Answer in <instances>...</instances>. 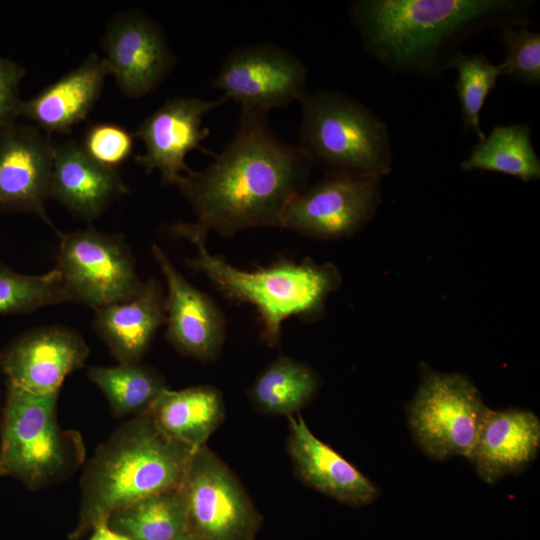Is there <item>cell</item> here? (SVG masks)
<instances>
[{"label":"cell","instance_id":"obj_28","mask_svg":"<svg viewBox=\"0 0 540 540\" xmlns=\"http://www.w3.org/2000/svg\"><path fill=\"white\" fill-rule=\"evenodd\" d=\"M69 302L59 271L21 274L0 262V314H23Z\"/></svg>","mask_w":540,"mask_h":540},{"label":"cell","instance_id":"obj_24","mask_svg":"<svg viewBox=\"0 0 540 540\" xmlns=\"http://www.w3.org/2000/svg\"><path fill=\"white\" fill-rule=\"evenodd\" d=\"M463 171L482 170L507 174L523 182L540 179V159L526 123L498 125L471 149L460 163Z\"/></svg>","mask_w":540,"mask_h":540},{"label":"cell","instance_id":"obj_25","mask_svg":"<svg viewBox=\"0 0 540 540\" xmlns=\"http://www.w3.org/2000/svg\"><path fill=\"white\" fill-rule=\"evenodd\" d=\"M107 525L132 540H175L187 532L181 488L141 498L109 515Z\"/></svg>","mask_w":540,"mask_h":540},{"label":"cell","instance_id":"obj_3","mask_svg":"<svg viewBox=\"0 0 540 540\" xmlns=\"http://www.w3.org/2000/svg\"><path fill=\"white\" fill-rule=\"evenodd\" d=\"M195 450L164 433L149 410L120 425L85 466L79 521L71 537H81L141 498L180 488Z\"/></svg>","mask_w":540,"mask_h":540},{"label":"cell","instance_id":"obj_26","mask_svg":"<svg viewBox=\"0 0 540 540\" xmlns=\"http://www.w3.org/2000/svg\"><path fill=\"white\" fill-rule=\"evenodd\" d=\"M87 376L104 394L116 418L147 412L167 388L158 371L140 362L94 366Z\"/></svg>","mask_w":540,"mask_h":540},{"label":"cell","instance_id":"obj_18","mask_svg":"<svg viewBox=\"0 0 540 540\" xmlns=\"http://www.w3.org/2000/svg\"><path fill=\"white\" fill-rule=\"evenodd\" d=\"M287 451L298 478L307 486L354 507L371 504L377 486L329 445L318 439L304 419L288 416Z\"/></svg>","mask_w":540,"mask_h":540},{"label":"cell","instance_id":"obj_8","mask_svg":"<svg viewBox=\"0 0 540 540\" xmlns=\"http://www.w3.org/2000/svg\"><path fill=\"white\" fill-rule=\"evenodd\" d=\"M181 490L196 540H254L262 516L240 481L205 444L191 457Z\"/></svg>","mask_w":540,"mask_h":540},{"label":"cell","instance_id":"obj_27","mask_svg":"<svg viewBox=\"0 0 540 540\" xmlns=\"http://www.w3.org/2000/svg\"><path fill=\"white\" fill-rule=\"evenodd\" d=\"M450 69L458 74L455 92L461 106L463 125L481 141L486 136L481 128L480 112L498 78L505 75L504 67L502 63H491L483 54L468 55L460 51L453 57Z\"/></svg>","mask_w":540,"mask_h":540},{"label":"cell","instance_id":"obj_30","mask_svg":"<svg viewBox=\"0 0 540 540\" xmlns=\"http://www.w3.org/2000/svg\"><path fill=\"white\" fill-rule=\"evenodd\" d=\"M133 136L123 127L113 123L90 126L81 147L99 165L117 170L133 151Z\"/></svg>","mask_w":540,"mask_h":540},{"label":"cell","instance_id":"obj_29","mask_svg":"<svg viewBox=\"0 0 540 540\" xmlns=\"http://www.w3.org/2000/svg\"><path fill=\"white\" fill-rule=\"evenodd\" d=\"M499 38L503 44L505 75L515 81L538 86L540 84V34L532 32L527 25L501 29Z\"/></svg>","mask_w":540,"mask_h":540},{"label":"cell","instance_id":"obj_5","mask_svg":"<svg viewBox=\"0 0 540 540\" xmlns=\"http://www.w3.org/2000/svg\"><path fill=\"white\" fill-rule=\"evenodd\" d=\"M299 147L325 175L382 177L391 172L387 125L349 95L330 90L300 100Z\"/></svg>","mask_w":540,"mask_h":540},{"label":"cell","instance_id":"obj_6","mask_svg":"<svg viewBox=\"0 0 540 540\" xmlns=\"http://www.w3.org/2000/svg\"><path fill=\"white\" fill-rule=\"evenodd\" d=\"M58 395H37L7 383L0 464L31 490L68 479L85 459L81 434L57 422Z\"/></svg>","mask_w":540,"mask_h":540},{"label":"cell","instance_id":"obj_7","mask_svg":"<svg viewBox=\"0 0 540 540\" xmlns=\"http://www.w3.org/2000/svg\"><path fill=\"white\" fill-rule=\"evenodd\" d=\"M420 383L408 407V426L416 445L430 458L466 457L487 406L465 375L441 373L420 364Z\"/></svg>","mask_w":540,"mask_h":540},{"label":"cell","instance_id":"obj_13","mask_svg":"<svg viewBox=\"0 0 540 540\" xmlns=\"http://www.w3.org/2000/svg\"><path fill=\"white\" fill-rule=\"evenodd\" d=\"M54 150L49 135L33 126H0V212L33 213L58 234L45 210Z\"/></svg>","mask_w":540,"mask_h":540},{"label":"cell","instance_id":"obj_33","mask_svg":"<svg viewBox=\"0 0 540 540\" xmlns=\"http://www.w3.org/2000/svg\"><path fill=\"white\" fill-rule=\"evenodd\" d=\"M175 540H196L188 531L177 537Z\"/></svg>","mask_w":540,"mask_h":540},{"label":"cell","instance_id":"obj_19","mask_svg":"<svg viewBox=\"0 0 540 540\" xmlns=\"http://www.w3.org/2000/svg\"><path fill=\"white\" fill-rule=\"evenodd\" d=\"M166 294L150 278L129 299L95 310L93 328L120 364L139 363L166 321Z\"/></svg>","mask_w":540,"mask_h":540},{"label":"cell","instance_id":"obj_32","mask_svg":"<svg viewBox=\"0 0 540 540\" xmlns=\"http://www.w3.org/2000/svg\"><path fill=\"white\" fill-rule=\"evenodd\" d=\"M92 530L93 533L89 540H132L111 529L106 521L97 524Z\"/></svg>","mask_w":540,"mask_h":540},{"label":"cell","instance_id":"obj_4","mask_svg":"<svg viewBox=\"0 0 540 540\" xmlns=\"http://www.w3.org/2000/svg\"><path fill=\"white\" fill-rule=\"evenodd\" d=\"M196 255L186 261L195 272L207 277L225 297L253 306L259 314L261 338L269 347L278 344L283 322L291 317L317 319L331 293L342 283L338 268L311 259L280 260L268 267L246 271L211 254L206 240L187 237Z\"/></svg>","mask_w":540,"mask_h":540},{"label":"cell","instance_id":"obj_14","mask_svg":"<svg viewBox=\"0 0 540 540\" xmlns=\"http://www.w3.org/2000/svg\"><path fill=\"white\" fill-rule=\"evenodd\" d=\"M226 100L224 96L215 100L184 97L167 100L135 132L145 146V152L136 156V162L147 173L158 170L164 185H176L183 173L190 171L185 163L190 151L209 153L201 146L210 133L202 127V120Z\"/></svg>","mask_w":540,"mask_h":540},{"label":"cell","instance_id":"obj_2","mask_svg":"<svg viewBox=\"0 0 540 540\" xmlns=\"http://www.w3.org/2000/svg\"><path fill=\"white\" fill-rule=\"evenodd\" d=\"M528 0H357L350 19L368 54L397 73L438 77L463 42L530 23Z\"/></svg>","mask_w":540,"mask_h":540},{"label":"cell","instance_id":"obj_17","mask_svg":"<svg viewBox=\"0 0 540 540\" xmlns=\"http://www.w3.org/2000/svg\"><path fill=\"white\" fill-rule=\"evenodd\" d=\"M540 450V419L529 410L487 407L475 442L466 458L478 476L493 485L524 471Z\"/></svg>","mask_w":540,"mask_h":540},{"label":"cell","instance_id":"obj_21","mask_svg":"<svg viewBox=\"0 0 540 540\" xmlns=\"http://www.w3.org/2000/svg\"><path fill=\"white\" fill-rule=\"evenodd\" d=\"M109 74L104 59L90 54L81 65L46 87L35 97L21 101L20 115L47 133H63L86 118L101 94Z\"/></svg>","mask_w":540,"mask_h":540},{"label":"cell","instance_id":"obj_15","mask_svg":"<svg viewBox=\"0 0 540 540\" xmlns=\"http://www.w3.org/2000/svg\"><path fill=\"white\" fill-rule=\"evenodd\" d=\"M103 47L108 73L133 98L155 90L176 61L162 29L141 13H127L111 21Z\"/></svg>","mask_w":540,"mask_h":540},{"label":"cell","instance_id":"obj_31","mask_svg":"<svg viewBox=\"0 0 540 540\" xmlns=\"http://www.w3.org/2000/svg\"><path fill=\"white\" fill-rule=\"evenodd\" d=\"M23 74L20 65L0 57V126L14 123L20 116L18 86Z\"/></svg>","mask_w":540,"mask_h":540},{"label":"cell","instance_id":"obj_20","mask_svg":"<svg viewBox=\"0 0 540 540\" xmlns=\"http://www.w3.org/2000/svg\"><path fill=\"white\" fill-rule=\"evenodd\" d=\"M127 192L118 171L93 161L80 144L55 147L50 197L75 215L94 220L115 196Z\"/></svg>","mask_w":540,"mask_h":540},{"label":"cell","instance_id":"obj_1","mask_svg":"<svg viewBox=\"0 0 540 540\" xmlns=\"http://www.w3.org/2000/svg\"><path fill=\"white\" fill-rule=\"evenodd\" d=\"M312 161L299 147L282 141L268 112L241 108L238 129L202 171L177 182L196 222L174 224L180 237L207 239L210 232L232 236L256 227H278L289 202L307 186Z\"/></svg>","mask_w":540,"mask_h":540},{"label":"cell","instance_id":"obj_34","mask_svg":"<svg viewBox=\"0 0 540 540\" xmlns=\"http://www.w3.org/2000/svg\"><path fill=\"white\" fill-rule=\"evenodd\" d=\"M2 476H7V475H6V472H5L4 468L0 464V477H2Z\"/></svg>","mask_w":540,"mask_h":540},{"label":"cell","instance_id":"obj_22","mask_svg":"<svg viewBox=\"0 0 540 540\" xmlns=\"http://www.w3.org/2000/svg\"><path fill=\"white\" fill-rule=\"evenodd\" d=\"M149 411L164 433L194 450L205 445L225 419L223 396L210 385L166 388Z\"/></svg>","mask_w":540,"mask_h":540},{"label":"cell","instance_id":"obj_9","mask_svg":"<svg viewBox=\"0 0 540 540\" xmlns=\"http://www.w3.org/2000/svg\"><path fill=\"white\" fill-rule=\"evenodd\" d=\"M60 237L56 269L69 301L94 310L125 301L140 288L134 257L122 234L93 227Z\"/></svg>","mask_w":540,"mask_h":540},{"label":"cell","instance_id":"obj_12","mask_svg":"<svg viewBox=\"0 0 540 540\" xmlns=\"http://www.w3.org/2000/svg\"><path fill=\"white\" fill-rule=\"evenodd\" d=\"M90 348L74 329L40 326L13 339L0 353L7 383L37 395L59 394L65 378L83 367Z\"/></svg>","mask_w":540,"mask_h":540},{"label":"cell","instance_id":"obj_16","mask_svg":"<svg viewBox=\"0 0 540 540\" xmlns=\"http://www.w3.org/2000/svg\"><path fill=\"white\" fill-rule=\"evenodd\" d=\"M152 254L165 277L166 337L181 354L203 362L215 360L226 336L224 315L203 291L189 283L156 244Z\"/></svg>","mask_w":540,"mask_h":540},{"label":"cell","instance_id":"obj_10","mask_svg":"<svg viewBox=\"0 0 540 540\" xmlns=\"http://www.w3.org/2000/svg\"><path fill=\"white\" fill-rule=\"evenodd\" d=\"M380 177L325 175L289 202L279 228L317 240H338L362 230L381 203Z\"/></svg>","mask_w":540,"mask_h":540},{"label":"cell","instance_id":"obj_11","mask_svg":"<svg viewBox=\"0 0 540 540\" xmlns=\"http://www.w3.org/2000/svg\"><path fill=\"white\" fill-rule=\"evenodd\" d=\"M306 81L307 67L293 53L273 43H260L229 52L212 85L241 108L269 112L300 101Z\"/></svg>","mask_w":540,"mask_h":540},{"label":"cell","instance_id":"obj_23","mask_svg":"<svg viewBox=\"0 0 540 540\" xmlns=\"http://www.w3.org/2000/svg\"><path fill=\"white\" fill-rule=\"evenodd\" d=\"M319 384V377L310 366L279 356L257 376L249 397L260 413L288 417L310 403Z\"/></svg>","mask_w":540,"mask_h":540}]
</instances>
